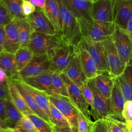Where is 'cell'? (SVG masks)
I'll return each mask as SVG.
<instances>
[{
  "instance_id": "1",
  "label": "cell",
  "mask_w": 132,
  "mask_h": 132,
  "mask_svg": "<svg viewBox=\"0 0 132 132\" xmlns=\"http://www.w3.org/2000/svg\"><path fill=\"white\" fill-rule=\"evenodd\" d=\"M61 18V33L59 35L65 44L77 46L83 35L78 19L62 0H57Z\"/></svg>"
},
{
  "instance_id": "2",
  "label": "cell",
  "mask_w": 132,
  "mask_h": 132,
  "mask_svg": "<svg viewBox=\"0 0 132 132\" xmlns=\"http://www.w3.org/2000/svg\"><path fill=\"white\" fill-rule=\"evenodd\" d=\"M81 32L95 42H102L110 38L116 25L114 22H102L94 20H78Z\"/></svg>"
},
{
  "instance_id": "3",
  "label": "cell",
  "mask_w": 132,
  "mask_h": 132,
  "mask_svg": "<svg viewBox=\"0 0 132 132\" xmlns=\"http://www.w3.org/2000/svg\"><path fill=\"white\" fill-rule=\"evenodd\" d=\"M65 44L59 35H49L34 31L28 47L34 55L48 54Z\"/></svg>"
},
{
  "instance_id": "4",
  "label": "cell",
  "mask_w": 132,
  "mask_h": 132,
  "mask_svg": "<svg viewBox=\"0 0 132 132\" xmlns=\"http://www.w3.org/2000/svg\"><path fill=\"white\" fill-rule=\"evenodd\" d=\"M76 54L75 47L68 44L52 50L47 54L51 71L62 73Z\"/></svg>"
},
{
  "instance_id": "5",
  "label": "cell",
  "mask_w": 132,
  "mask_h": 132,
  "mask_svg": "<svg viewBox=\"0 0 132 132\" xmlns=\"http://www.w3.org/2000/svg\"><path fill=\"white\" fill-rule=\"evenodd\" d=\"M111 39L123 62L126 66L132 65V38L125 29L116 25Z\"/></svg>"
},
{
  "instance_id": "6",
  "label": "cell",
  "mask_w": 132,
  "mask_h": 132,
  "mask_svg": "<svg viewBox=\"0 0 132 132\" xmlns=\"http://www.w3.org/2000/svg\"><path fill=\"white\" fill-rule=\"evenodd\" d=\"M48 98L50 102L58 108L67 118L73 131L78 132L77 125L78 110L70 98L56 93L48 94Z\"/></svg>"
},
{
  "instance_id": "7",
  "label": "cell",
  "mask_w": 132,
  "mask_h": 132,
  "mask_svg": "<svg viewBox=\"0 0 132 132\" xmlns=\"http://www.w3.org/2000/svg\"><path fill=\"white\" fill-rule=\"evenodd\" d=\"M90 54L94 60L98 74L104 72L109 74L104 46L102 42H95L87 36H84L79 43Z\"/></svg>"
},
{
  "instance_id": "8",
  "label": "cell",
  "mask_w": 132,
  "mask_h": 132,
  "mask_svg": "<svg viewBox=\"0 0 132 132\" xmlns=\"http://www.w3.org/2000/svg\"><path fill=\"white\" fill-rule=\"evenodd\" d=\"M87 84L93 94L91 116L96 120L110 115V99L106 98L97 90L93 79L87 80Z\"/></svg>"
},
{
  "instance_id": "9",
  "label": "cell",
  "mask_w": 132,
  "mask_h": 132,
  "mask_svg": "<svg viewBox=\"0 0 132 132\" xmlns=\"http://www.w3.org/2000/svg\"><path fill=\"white\" fill-rule=\"evenodd\" d=\"M102 42L105 50L109 74L113 78H116L123 74L127 66L120 58L111 37Z\"/></svg>"
},
{
  "instance_id": "10",
  "label": "cell",
  "mask_w": 132,
  "mask_h": 132,
  "mask_svg": "<svg viewBox=\"0 0 132 132\" xmlns=\"http://www.w3.org/2000/svg\"><path fill=\"white\" fill-rule=\"evenodd\" d=\"M60 75L66 85L70 100L78 111L81 112L87 118L91 120V113L89 109V105L83 96L80 88L63 73H61Z\"/></svg>"
},
{
  "instance_id": "11",
  "label": "cell",
  "mask_w": 132,
  "mask_h": 132,
  "mask_svg": "<svg viewBox=\"0 0 132 132\" xmlns=\"http://www.w3.org/2000/svg\"><path fill=\"white\" fill-rule=\"evenodd\" d=\"M48 71L51 70L48 54L34 55L29 63L19 73L15 78L33 77Z\"/></svg>"
},
{
  "instance_id": "12",
  "label": "cell",
  "mask_w": 132,
  "mask_h": 132,
  "mask_svg": "<svg viewBox=\"0 0 132 132\" xmlns=\"http://www.w3.org/2000/svg\"><path fill=\"white\" fill-rule=\"evenodd\" d=\"M26 19L35 31L52 36L58 35L53 24L42 9L37 7L36 11Z\"/></svg>"
},
{
  "instance_id": "13",
  "label": "cell",
  "mask_w": 132,
  "mask_h": 132,
  "mask_svg": "<svg viewBox=\"0 0 132 132\" xmlns=\"http://www.w3.org/2000/svg\"><path fill=\"white\" fill-rule=\"evenodd\" d=\"M115 0H94L91 16L93 20L102 22H114Z\"/></svg>"
},
{
  "instance_id": "14",
  "label": "cell",
  "mask_w": 132,
  "mask_h": 132,
  "mask_svg": "<svg viewBox=\"0 0 132 132\" xmlns=\"http://www.w3.org/2000/svg\"><path fill=\"white\" fill-rule=\"evenodd\" d=\"M78 20L92 21L93 1L91 0H62Z\"/></svg>"
},
{
  "instance_id": "15",
  "label": "cell",
  "mask_w": 132,
  "mask_h": 132,
  "mask_svg": "<svg viewBox=\"0 0 132 132\" xmlns=\"http://www.w3.org/2000/svg\"><path fill=\"white\" fill-rule=\"evenodd\" d=\"M19 20L14 19L5 26V42L3 46L4 51L15 54L21 47L18 31Z\"/></svg>"
},
{
  "instance_id": "16",
  "label": "cell",
  "mask_w": 132,
  "mask_h": 132,
  "mask_svg": "<svg viewBox=\"0 0 132 132\" xmlns=\"http://www.w3.org/2000/svg\"><path fill=\"white\" fill-rule=\"evenodd\" d=\"M132 18V0H115L114 23L117 26L125 29L127 23Z\"/></svg>"
},
{
  "instance_id": "17",
  "label": "cell",
  "mask_w": 132,
  "mask_h": 132,
  "mask_svg": "<svg viewBox=\"0 0 132 132\" xmlns=\"http://www.w3.org/2000/svg\"><path fill=\"white\" fill-rule=\"evenodd\" d=\"M62 73L80 88L88 80L77 53Z\"/></svg>"
},
{
  "instance_id": "18",
  "label": "cell",
  "mask_w": 132,
  "mask_h": 132,
  "mask_svg": "<svg viewBox=\"0 0 132 132\" xmlns=\"http://www.w3.org/2000/svg\"><path fill=\"white\" fill-rule=\"evenodd\" d=\"M53 74L52 71H48L35 76L20 79L36 89L51 94L53 93Z\"/></svg>"
},
{
  "instance_id": "19",
  "label": "cell",
  "mask_w": 132,
  "mask_h": 132,
  "mask_svg": "<svg viewBox=\"0 0 132 132\" xmlns=\"http://www.w3.org/2000/svg\"><path fill=\"white\" fill-rule=\"evenodd\" d=\"M82 68L88 80L93 79L98 75L96 64L90 54L80 44L75 47Z\"/></svg>"
},
{
  "instance_id": "20",
  "label": "cell",
  "mask_w": 132,
  "mask_h": 132,
  "mask_svg": "<svg viewBox=\"0 0 132 132\" xmlns=\"http://www.w3.org/2000/svg\"><path fill=\"white\" fill-rule=\"evenodd\" d=\"M16 85L21 94L23 96L26 103L32 110V111L38 116L43 119L45 121L49 124H52L49 117L41 109L36 102L32 95L30 93L28 90L24 86L22 81L18 78L11 79Z\"/></svg>"
},
{
  "instance_id": "21",
  "label": "cell",
  "mask_w": 132,
  "mask_h": 132,
  "mask_svg": "<svg viewBox=\"0 0 132 132\" xmlns=\"http://www.w3.org/2000/svg\"><path fill=\"white\" fill-rule=\"evenodd\" d=\"M126 101L117 82L114 80V85L110 97V115L119 120L124 121L122 111Z\"/></svg>"
},
{
  "instance_id": "22",
  "label": "cell",
  "mask_w": 132,
  "mask_h": 132,
  "mask_svg": "<svg viewBox=\"0 0 132 132\" xmlns=\"http://www.w3.org/2000/svg\"><path fill=\"white\" fill-rule=\"evenodd\" d=\"M126 101H132V65L127 66L119 77L114 78Z\"/></svg>"
},
{
  "instance_id": "23",
  "label": "cell",
  "mask_w": 132,
  "mask_h": 132,
  "mask_svg": "<svg viewBox=\"0 0 132 132\" xmlns=\"http://www.w3.org/2000/svg\"><path fill=\"white\" fill-rule=\"evenodd\" d=\"M8 89L10 100L24 115L28 116L30 114L35 113L29 108L16 85L11 79L9 80Z\"/></svg>"
},
{
  "instance_id": "24",
  "label": "cell",
  "mask_w": 132,
  "mask_h": 132,
  "mask_svg": "<svg viewBox=\"0 0 132 132\" xmlns=\"http://www.w3.org/2000/svg\"><path fill=\"white\" fill-rule=\"evenodd\" d=\"M42 10L53 24L57 34L59 36L61 33V18L57 0H45V6Z\"/></svg>"
},
{
  "instance_id": "25",
  "label": "cell",
  "mask_w": 132,
  "mask_h": 132,
  "mask_svg": "<svg viewBox=\"0 0 132 132\" xmlns=\"http://www.w3.org/2000/svg\"><path fill=\"white\" fill-rule=\"evenodd\" d=\"M94 83L100 93L107 99H110L114 78L108 72L98 74L93 79Z\"/></svg>"
},
{
  "instance_id": "26",
  "label": "cell",
  "mask_w": 132,
  "mask_h": 132,
  "mask_svg": "<svg viewBox=\"0 0 132 132\" xmlns=\"http://www.w3.org/2000/svg\"><path fill=\"white\" fill-rule=\"evenodd\" d=\"M0 68L6 72L9 79L18 77L19 73L16 69L15 54L3 51L0 53Z\"/></svg>"
},
{
  "instance_id": "27",
  "label": "cell",
  "mask_w": 132,
  "mask_h": 132,
  "mask_svg": "<svg viewBox=\"0 0 132 132\" xmlns=\"http://www.w3.org/2000/svg\"><path fill=\"white\" fill-rule=\"evenodd\" d=\"M21 80V79H20ZM25 88L28 90L30 93L32 95L36 102L41 109L46 113V114L50 117V102L48 98V94L45 91H41L36 89L23 81Z\"/></svg>"
},
{
  "instance_id": "28",
  "label": "cell",
  "mask_w": 132,
  "mask_h": 132,
  "mask_svg": "<svg viewBox=\"0 0 132 132\" xmlns=\"http://www.w3.org/2000/svg\"><path fill=\"white\" fill-rule=\"evenodd\" d=\"M18 31L21 47H28L35 31L26 18L19 20Z\"/></svg>"
},
{
  "instance_id": "29",
  "label": "cell",
  "mask_w": 132,
  "mask_h": 132,
  "mask_svg": "<svg viewBox=\"0 0 132 132\" xmlns=\"http://www.w3.org/2000/svg\"><path fill=\"white\" fill-rule=\"evenodd\" d=\"M34 56L28 47H21L15 53L16 69L18 73L22 70L31 61Z\"/></svg>"
},
{
  "instance_id": "30",
  "label": "cell",
  "mask_w": 132,
  "mask_h": 132,
  "mask_svg": "<svg viewBox=\"0 0 132 132\" xmlns=\"http://www.w3.org/2000/svg\"><path fill=\"white\" fill-rule=\"evenodd\" d=\"M24 114L15 107L10 98L6 100V123L9 127L14 128Z\"/></svg>"
},
{
  "instance_id": "31",
  "label": "cell",
  "mask_w": 132,
  "mask_h": 132,
  "mask_svg": "<svg viewBox=\"0 0 132 132\" xmlns=\"http://www.w3.org/2000/svg\"><path fill=\"white\" fill-rule=\"evenodd\" d=\"M14 19L22 20L26 18L23 15L22 4V0H0Z\"/></svg>"
},
{
  "instance_id": "32",
  "label": "cell",
  "mask_w": 132,
  "mask_h": 132,
  "mask_svg": "<svg viewBox=\"0 0 132 132\" xmlns=\"http://www.w3.org/2000/svg\"><path fill=\"white\" fill-rule=\"evenodd\" d=\"M50 117L52 124L60 127H70V124L63 114L52 103L50 104Z\"/></svg>"
},
{
  "instance_id": "33",
  "label": "cell",
  "mask_w": 132,
  "mask_h": 132,
  "mask_svg": "<svg viewBox=\"0 0 132 132\" xmlns=\"http://www.w3.org/2000/svg\"><path fill=\"white\" fill-rule=\"evenodd\" d=\"M107 126L108 132H128V126L126 123L111 116L103 118Z\"/></svg>"
},
{
  "instance_id": "34",
  "label": "cell",
  "mask_w": 132,
  "mask_h": 132,
  "mask_svg": "<svg viewBox=\"0 0 132 132\" xmlns=\"http://www.w3.org/2000/svg\"><path fill=\"white\" fill-rule=\"evenodd\" d=\"M14 128L18 132H40L31 120L25 115L16 123Z\"/></svg>"
},
{
  "instance_id": "35",
  "label": "cell",
  "mask_w": 132,
  "mask_h": 132,
  "mask_svg": "<svg viewBox=\"0 0 132 132\" xmlns=\"http://www.w3.org/2000/svg\"><path fill=\"white\" fill-rule=\"evenodd\" d=\"M53 93L69 97L66 85L59 73L53 74Z\"/></svg>"
},
{
  "instance_id": "36",
  "label": "cell",
  "mask_w": 132,
  "mask_h": 132,
  "mask_svg": "<svg viewBox=\"0 0 132 132\" xmlns=\"http://www.w3.org/2000/svg\"><path fill=\"white\" fill-rule=\"evenodd\" d=\"M94 122L87 118L81 112L78 111L77 125L78 132H92Z\"/></svg>"
},
{
  "instance_id": "37",
  "label": "cell",
  "mask_w": 132,
  "mask_h": 132,
  "mask_svg": "<svg viewBox=\"0 0 132 132\" xmlns=\"http://www.w3.org/2000/svg\"><path fill=\"white\" fill-rule=\"evenodd\" d=\"M28 117L31 120L40 132H53L51 124L36 114H30Z\"/></svg>"
},
{
  "instance_id": "38",
  "label": "cell",
  "mask_w": 132,
  "mask_h": 132,
  "mask_svg": "<svg viewBox=\"0 0 132 132\" xmlns=\"http://www.w3.org/2000/svg\"><path fill=\"white\" fill-rule=\"evenodd\" d=\"M14 19L13 15L0 1V27L5 26Z\"/></svg>"
},
{
  "instance_id": "39",
  "label": "cell",
  "mask_w": 132,
  "mask_h": 132,
  "mask_svg": "<svg viewBox=\"0 0 132 132\" xmlns=\"http://www.w3.org/2000/svg\"><path fill=\"white\" fill-rule=\"evenodd\" d=\"M122 116L128 126H132V101L125 102L122 111Z\"/></svg>"
},
{
  "instance_id": "40",
  "label": "cell",
  "mask_w": 132,
  "mask_h": 132,
  "mask_svg": "<svg viewBox=\"0 0 132 132\" xmlns=\"http://www.w3.org/2000/svg\"><path fill=\"white\" fill-rule=\"evenodd\" d=\"M37 7L28 0H22V9L23 15L26 18L36 10Z\"/></svg>"
},
{
  "instance_id": "41",
  "label": "cell",
  "mask_w": 132,
  "mask_h": 132,
  "mask_svg": "<svg viewBox=\"0 0 132 132\" xmlns=\"http://www.w3.org/2000/svg\"><path fill=\"white\" fill-rule=\"evenodd\" d=\"M80 89L85 100L86 101L90 107H91L93 102V94L90 88L88 85L87 81L82 86Z\"/></svg>"
},
{
  "instance_id": "42",
  "label": "cell",
  "mask_w": 132,
  "mask_h": 132,
  "mask_svg": "<svg viewBox=\"0 0 132 132\" xmlns=\"http://www.w3.org/2000/svg\"><path fill=\"white\" fill-rule=\"evenodd\" d=\"M92 132H108L106 124L103 119H98L94 122Z\"/></svg>"
},
{
  "instance_id": "43",
  "label": "cell",
  "mask_w": 132,
  "mask_h": 132,
  "mask_svg": "<svg viewBox=\"0 0 132 132\" xmlns=\"http://www.w3.org/2000/svg\"><path fill=\"white\" fill-rule=\"evenodd\" d=\"M6 100L0 98V118L6 122Z\"/></svg>"
},
{
  "instance_id": "44",
  "label": "cell",
  "mask_w": 132,
  "mask_h": 132,
  "mask_svg": "<svg viewBox=\"0 0 132 132\" xmlns=\"http://www.w3.org/2000/svg\"><path fill=\"white\" fill-rule=\"evenodd\" d=\"M9 78L8 77L5 71L0 68V85L8 87Z\"/></svg>"
},
{
  "instance_id": "45",
  "label": "cell",
  "mask_w": 132,
  "mask_h": 132,
  "mask_svg": "<svg viewBox=\"0 0 132 132\" xmlns=\"http://www.w3.org/2000/svg\"><path fill=\"white\" fill-rule=\"evenodd\" d=\"M53 132H73L70 127H60L51 124Z\"/></svg>"
},
{
  "instance_id": "46",
  "label": "cell",
  "mask_w": 132,
  "mask_h": 132,
  "mask_svg": "<svg viewBox=\"0 0 132 132\" xmlns=\"http://www.w3.org/2000/svg\"><path fill=\"white\" fill-rule=\"evenodd\" d=\"M0 98L5 99L10 98L8 87L0 85Z\"/></svg>"
},
{
  "instance_id": "47",
  "label": "cell",
  "mask_w": 132,
  "mask_h": 132,
  "mask_svg": "<svg viewBox=\"0 0 132 132\" xmlns=\"http://www.w3.org/2000/svg\"><path fill=\"white\" fill-rule=\"evenodd\" d=\"M36 7L43 9L45 4V0H28Z\"/></svg>"
},
{
  "instance_id": "48",
  "label": "cell",
  "mask_w": 132,
  "mask_h": 132,
  "mask_svg": "<svg viewBox=\"0 0 132 132\" xmlns=\"http://www.w3.org/2000/svg\"><path fill=\"white\" fill-rule=\"evenodd\" d=\"M5 42V26L0 27V45L3 47Z\"/></svg>"
},
{
  "instance_id": "49",
  "label": "cell",
  "mask_w": 132,
  "mask_h": 132,
  "mask_svg": "<svg viewBox=\"0 0 132 132\" xmlns=\"http://www.w3.org/2000/svg\"><path fill=\"white\" fill-rule=\"evenodd\" d=\"M125 30L132 38V18L127 23Z\"/></svg>"
},
{
  "instance_id": "50",
  "label": "cell",
  "mask_w": 132,
  "mask_h": 132,
  "mask_svg": "<svg viewBox=\"0 0 132 132\" xmlns=\"http://www.w3.org/2000/svg\"><path fill=\"white\" fill-rule=\"evenodd\" d=\"M0 132H18L16 131L14 128L11 127H6L0 129Z\"/></svg>"
},
{
  "instance_id": "51",
  "label": "cell",
  "mask_w": 132,
  "mask_h": 132,
  "mask_svg": "<svg viewBox=\"0 0 132 132\" xmlns=\"http://www.w3.org/2000/svg\"><path fill=\"white\" fill-rule=\"evenodd\" d=\"M8 126L7 124V123L3 121L1 118H0V129H2V128H6L8 127Z\"/></svg>"
},
{
  "instance_id": "52",
  "label": "cell",
  "mask_w": 132,
  "mask_h": 132,
  "mask_svg": "<svg viewBox=\"0 0 132 132\" xmlns=\"http://www.w3.org/2000/svg\"><path fill=\"white\" fill-rule=\"evenodd\" d=\"M4 48H3V47L1 45H0V53H1V52H2L3 51H4Z\"/></svg>"
},
{
  "instance_id": "53",
  "label": "cell",
  "mask_w": 132,
  "mask_h": 132,
  "mask_svg": "<svg viewBox=\"0 0 132 132\" xmlns=\"http://www.w3.org/2000/svg\"><path fill=\"white\" fill-rule=\"evenodd\" d=\"M128 132H132V126H128Z\"/></svg>"
},
{
  "instance_id": "54",
  "label": "cell",
  "mask_w": 132,
  "mask_h": 132,
  "mask_svg": "<svg viewBox=\"0 0 132 132\" xmlns=\"http://www.w3.org/2000/svg\"><path fill=\"white\" fill-rule=\"evenodd\" d=\"M116 1H127V0H116Z\"/></svg>"
},
{
  "instance_id": "55",
  "label": "cell",
  "mask_w": 132,
  "mask_h": 132,
  "mask_svg": "<svg viewBox=\"0 0 132 132\" xmlns=\"http://www.w3.org/2000/svg\"><path fill=\"white\" fill-rule=\"evenodd\" d=\"M91 1H94V0H91Z\"/></svg>"
}]
</instances>
